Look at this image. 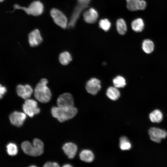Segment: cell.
<instances>
[{
	"label": "cell",
	"mask_w": 167,
	"mask_h": 167,
	"mask_svg": "<svg viewBox=\"0 0 167 167\" xmlns=\"http://www.w3.org/2000/svg\"><path fill=\"white\" fill-rule=\"evenodd\" d=\"M48 83L46 79H41L36 85L34 91L35 97L41 103L48 102L51 97V91L47 85Z\"/></svg>",
	"instance_id": "obj_1"
},
{
	"label": "cell",
	"mask_w": 167,
	"mask_h": 167,
	"mask_svg": "<svg viewBox=\"0 0 167 167\" xmlns=\"http://www.w3.org/2000/svg\"><path fill=\"white\" fill-rule=\"evenodd\" d=\"M21 146L23 151L29 156H38L41 155L43 152V143L38 138L33 139L32 145L29 142L26 141L21 143Z\"/></svg>",
	"instance_id": "obj_2"
},
{
	"label": "cell",
	"mask_w": 167,
	"mask_h": 167,
	"mask_svg": "<svg viewBox=\"0 0 167 167\" xmlns=\"http://www.w3.org/2000/svg\"><path fill=\"white\" fill-rule=\"evenodd\" d=\"M77 112V109L74 106L70 107L54 106L51 109L53 116L60 122L72 118L76 115Z\"/></svg>",
	"instance_id": "obj_3"
},
{
	"label": "cell",
	"mask_w": 167,
	"mask_h": 167,
	"mask_svg": "<svg viewBox=\"0 0 167 167\" xmlns=\"http://www.w3.org/2000/svg\"><path fill=\"white\" fill-rule=\"evenodd\" d=\"M13 7L14 11L16 9L22 10L27 14L34 16H38L41 14L44 9L43 4L39 1L32 2L28 7L22 6L17 4H15Z\"/></svg>",
	"instance_id": "obj_4"
},
{
	"label": "cell",
	"mask_w": 167,
	"mask_h": 167,
	"mask_svg": "<svg viewBox=\"0 0 167 167\" xmlns=\"http://www.w3.org/2000/svg\"><path fill=\"white\" fill-rule=\"evenodd\" d=\"M50 14L54 22L58 26L63 29L68 27L67 19L62 11L53 8L50 11Z\"/></svg>",
	"instance_id": "obj_5"
},
{
	"label": "cell",
	"mask_w": 167,
	"mask_h": 167,
	"mask_svg": "<svg viewBox=\"0 0 167 167\" xmlns=\"http://www.w3.org/2000/svg\"><path fill=\"white\" fill-rule=\"evenodd\" d=\"M24 113L30 117L39 113L40 109L37 106V102L29 98L26 99L22 106Z\"/></svg>",
	"instance_id": "obj_6"
},
{
	"label": "cell",
	"mask_w": 167,
	"mask_h": 167,
	"mask_svg": "<svg viewBox=\"0 0 167 167\" xmlns=\"http://www.w3.org/2000/svg\"><path fill=\"white\" fill-rule=\"evenodd\" d=\"M58 107H70L74 106V101L72 95L69 93H64L60 95L57 101Z\"/></svg>",
	"instance_id": "obj_7"
},
{
	"label": "cell",
	"mask_w": 167,
	"mask_h": 167,
	"mask_svg": "<svg viewBox=\"0 0 167 167\" xmlns=\"http://www.w3.org/2000/svg\"><path fill=\"white\" fill-rule=\"evenodd\" d=\"M148 132L151 139L156 143H160L161 139L165 138L167 136L166 131L156 127L150 128Z\"/></svg>",
	"instance_id": "obj_8"
},
{
	"label": "cell",
	"mask_w": 167,
	"mask_h": 167,
	"mask_svg": "<svg viewBox=\"0 0 167 167\" xmlns=\"http://www.w3.org/2000/svg\"><path fill=\"white\" fill-rule=\"evenodd\" d=\"M26 114L21 112L15 111L11 113L9 116L11 124L17 127L22 126L26 118Z\"/></svg>",
	"instance_id": "obj_9"
},
{
	"label": "cell",
	"mask_w": 167,
	"mask_h": 167,
	"mask_svg": "<svg viewBox=\"0 0 167 167\" xmlns=\"http://www.w3.org/2000/svg\"><path fill=\"white\" fill-rule=\"evenodd\" d=\"M16 90L18 95L25 100L29 98L33 92L32 87L27 84L18 85Z\"/></svg>",
	"instance_id": "obj_10"
},
{
	"label": "cell",
	"mask_w": 167,
	"mask_h": 167,
	"mask_svg": "<svg viewBox=\"0 0 167 167\" xmlns=\"http://www.w3.org/2000/svg\"><path fill=\"white\" fill-rule=\"evenodd\" d=\"M101 88V82L96 78L90 79L87 82L86 85V89L87 92L93 95L96 94Z\"/></svg>",
	"instance_id": "obj_11"
},
{
	"label": "cell",
	"mask_w": 167,
	"mask_h": 167,
	"mask_svg": "<svg viewBox=\"0 0 167 167\" xmlns=\"http://www.w3.org/2000/svg\"><path fill=\"white\" fill-rule=\"evenodd\" d=\"M88 6L78 4L74 9L70 22L68 23V28H73L74 27L81 13Z\"/></svg>",
	"instance_id": "obj_12"
},
{
	"label": "cell",
	"mask_w": 167,
	"mask_h": 167,
	"mask_svg": "<svg viewBox=\"0 0 167 167\" xmlns=\"http://www.w3.org/2000/svg\"><path fill=\"white\" fill-rule=\"evenodd\" d=\"M28 40L30 46L32 47L37 46L41 43L42 38L38 29L32 31L29 34Z\"/></svg>",
	"instance_id": "obj_13"
},
{
	"label": "cell",
	"mask_w": 167,
	"mask_h": 167,
	"mask_svg": "<svg viewBox=\"0 0 167 167\" xmlns=\"http://www.w3.org/2000/svg\"><path fill=\"white\" fill-rule=\"evenodd\" d=\"M83 16L84 21L86 23L93 24L97 20L98 17V14L95 9L91 8L84 13Z\"/></svg>",
	"instance_id": "obj_14"
},
{
	"label": "cell",
	"mask_w": 167,
	"mask_h": 167,
	"mask_svg": "<svg viewBox=\"0 0 167 167\" xmlns=\"http://www.w3.org/2000/svg\"><path fill=\"white\" fill-rule=\"evenodd\" d=\"M62 149L69 158L72 159L76 153L77 147L74 143L69 142L65 143L63 145Z\"/></svg>",
	"instance_id": "obj_15"
},
{
	"label": "cell",
	"mask_w": 167,
	"mask_h": 167,
	"mask_svg": "<svg viewBox=\"0 0 167 167\" xmlns=\"http://www.w3.org/2000/svg\"><path fill=\"white\" fill-rule=\"evenodd\" d=\"M132 30L136 32H140L143 30L144 27V22L141 18H137L133 20L131 24Z\"/></svg>",
	"instance_id": "obj_16"
},
{
	"label": "cell",
	"mask_w": 167,
	"mask_h": 167,
	"mask_svg": "<svg viewBox=\"0 0 167 167\" xmlns=\"http://www.w3.org/2000/svg\"><path fill=\"white\" fill-rule=\"evenodd\" d=\"M80 159L85 162H91L94 160V155L91 150L85 149L82 150L80 153Z\"/></svg>",
	"instance_id": "obj_17"
},
{
	"label": "cell",
	"mask_w": 167,
	"mask_h": 167,
	"mask_svg": "<svg viewBox=\"0 0 167 167\" xmlns=\"http://www.w3.org/2000/svg\"><path fill=\"white\" fill-rule=\"evenodd\" d=\"M106 95L110 100L115 101L119 97L120 92L117 88L115 87H110L108 88L106 92Z\"/></svg>",
	"instance_id": "obj_18"
},
{
	"label": "cell",
	"mask_w": 167,
	"mask_h": 167,
	"mask_svg": "<svg viewBox=\"0 0 167 167\" xmlns=\"http://www.w3.org/2000/svg\"><path fill=\"white\" fill-rule=\"evenodd\" d=\"M151 121L153 122L159 123L163 119V114L158 109H155L151 112L149 115Z\"/></svg>",
	"instance_id": "obj_19"
},
{
	"label": "cell",
	"mask_w": 167,
	"mask_h": 167,
	"mask_svg": "<svg viewBox=\"0 0 167 167\" xmlns=\"http://www.w3.org/2000/svg\"><path fill=\"white\" fill-rule=\"evenodd\" d=\"M154 45L152 41L149 39L144 40L142 43V49L147 54L151 53L154 50Z\"/></svg>",
	"instance_id": "obj_20"
},
{
	"label": "cell",
	"mask_w": 167,
	"mask_h": 167,
	"mask_svg": "<svg viewBox=\"0 0 167 167\" xmlns=\"http://www.w3.org/2000/svg\"><path fill=\"white\" fill-rule=\"evenodd\" d=\"M59 60L62 65H66L71 61L72 57L69 52L67 51H64L60 54Z\"/></svg>",
	"instance_id": "obj_21"
},
{
	"label": "cell",
	"mask_w": 167,
	"mask_h": 167,
	"mask_svg": "<svg viewBox=\"0 0 167 167\" xmlns=\"http://www.w3.org/2000/svg\"><path fill=\"white\" fill-rule=\"evenodd\" d=\"M116 28L118 33L121 35L126 33L127 29V26L125 21L121 18L118 19L116 22Z\"/></svg>",
	"instance_id": "obj_22"
},
{
	"label": "cell",
	"mask_w": 167,
	"mask_h": 167,
	"mask_svg": "<svg viewBox=\"0 0 167 167\" xmlns=\"http://www.w3.org/2000/svg\"><path fill=\"white\" fill-rule=\"evenodd\" d=\"M126 7L130 11H135L139 10L140 0H126Z\"/></svg>",
	"instance_id": "obj_23"
},
{
	"label": "cell",
	"mask_w": 167,
	"mask_h": 167,
	"mask_svg": "<svg viewBox=\"0 0 167 167\" xmlns=\"http://www.w3.org/2000/svg\"><path fill=\"white\" fill-rule=\"evenodd\" d=\"M120 148L122 150H127L130 149L131 145L127 137L122 136L120 139Z\"/></svg>",
	"instance_id": "obj_24"
},
{
	"label": "cell",
	"mask_w": 167,
	"mask_h": 167,
	"mask_svg": "<svg viewBox=\"0 0 167 167\" xmlns=\"http://www.w3.org/2000/svg\"><path fill=\"white\" fill-rule=\"evenodd\" d=\"M113 83L114 87L117 88H123L126 85V81L122 76H118L113 79Z\"/></svg>",
	"instance_id": "obj_25"
},
{
	"label": "cell",
	"mask_w": 167,
	"mask_h": 167,
	"mask_svg": "<svg viewBox=\"0 0 167 167\" xmlns=\"http://www.w3.org/2000/svg\"><path fill=\"white\" fill-rule=\"evenodd\" d=\"M6 151L8 154L11 156H15L18 152L17 147L16 145L12 143H8L6 146Z\"/></svg>",
	"instance_id": "obj_26"
},
{
	"label": "cell",
	"mask_w": 167,
	"mask_h": 167,
	"mask_svg": "<svg viewBox=\"0 0 167 167\" xmlns=\"http://www.w3.org/2000/svg\"><path fill=\"white\" fill-rule=\"evenodd\" d=\"M100 27L105 31H108L110 28L111 24L107 19H104L100 20L99 23Z\"/></svg>",
	"instance_id": "obj_27"
},
{
	"label": "cell",
	"mask_w": 167,
	"mask_h": 167,
	"mask_svg": "<svg viewBox=\"0 0 167 167\" xmlns=\"http://www.w3.org/2000/svg\"><path fill=\"white\" fill-rule=\"evenodd\" d=\"M43 166L45 167H59V166L57 162H48L45 163Z\"/></svg>",
	"instance_id": "obj_28"
},
{
	"label": "cell",
	"mask_w": 167,
	"mask_h": 167,
	"mask_svg": "<svg viewBox=\"0 0 167 167\" xmlns=\"http://www.w3.org/2000/svg\"><path fill=\"white\" fill-rule=\"evenodd\" d=\"M90 1L91 0H77L78 4L88 6Z\"/></svg>",
	"instance_id": "obj_29"
},
{
	"label": "cell",
	"mask_w": 167,
	"mask_h": 167,
	"mask_svg": "<svg viewBox=\"0 0 167 167\" xmlns=\"http://www.w3.org/2000/svg\"><path fill=\"white\" fill-rule=\"evenodd\" d=\"M6 88L3 86L0 85V98H1L2 96L4 94L6 91Z\"/></svg>",
	"instance_id": "obj_30"
},
{
	"label": "cell",
	"mask_w": 167,
	"mask_h": 167,
	"mask_svg": "<svg viewBox=\"0 0 167 167\" xmlns=\"http://www.w3.org/2000/svg\"><path fill=\"white\" fill-rule=\"evenodd\" d=\"M63 166L64 167H72V166L69 164H66L64 165Z\"/></svg>",
	"instance_id": "obj_31"
},
{
	"label": "cell",
	"mask_w": 167,
	"mask_h": 167,
	"mask_svg": "<svg viewBox=\"0 0 167 167\" xmlns=\"http://www.w3.org/2000/svg\"><path fill=\"white\" fill-rule=\"evenodd\" d=\"M30 167H36V166L34 165H31V166H30Z\"/></svg>",
	"instance_id": "obj_32"
},
{
	"label": "cell",
	"mask_w": 167,
	"mask_h": 167,
	"mask_svg": "<svg viewBox=\"0 0 167 167\" xmlns=\"http://www.w3.org/2000/svg\"><path fill=\"white\" fill-rule=\"evenodd\" d=\"M4 0H0V2H3Z\"/></svg>",
	"instance_id": "obj_33"
}]
</instances>
